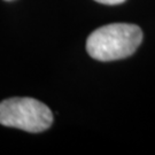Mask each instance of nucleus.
<instances>
[{
    "instance_id": "nucleus-1",
    "label": "nucleus",
    "mask_w": 155,
    "mask_h": 155,
    "mask_svg": "<svg viewBox=\"0 0 155 155\" xmlns=\"http://www.w3.org/2000/svg\"><path fill=\"white\" fill-rule=\"evenodd\" d=\"M143 41L136 24L111 23L94 30L86 40V51L98 61H115L132 55Z\"/></svg>"
},
{
    "instance_id": "nucleus-2",
    "label": "nucleus",
    "mask_w": 155,
    "mask_h": 155,
    "mask_svg": "<svg viewBox=\"0 0 155 155\" xmlns=\"http://www.w3.org/2000/svg\"><path fill=\"white\" fill-rule=\"evenodd\" d=\"M53 123V114L47 106L33 98H9L0 102V124L27 132L38 133Z\"/></svg>"
},
{
    "instance_id": "nucleus-3",
    "label": "nucleus",
    "mask_w": 155,
    "mask_h": 155,
    "mask_svg": "<svg viewBox=\"0 0 155 155\" xmlns=\"http://www.w3.org/2000/svg\"><path fill=\"white\" fill-rule=\"evenodd\" d=\"M100 4H105V5H118V4H122L125 0H95Z\"/></svg>"
},
{
    "instance_id": "nucleus-4",
    "label": "nucleus",
    "mask_w": 155,
    "mask_h": 155,
    "mask_svg": "<svg viewBox=\"0 0 155 155\" xmlns=\"http://www.w3.org/2000/svg\"><path fill=\"white\" fill-rule=\"evenodd\" d=\"M7 1H11V0H7Z\"/></svg>"
}]
</instances>
